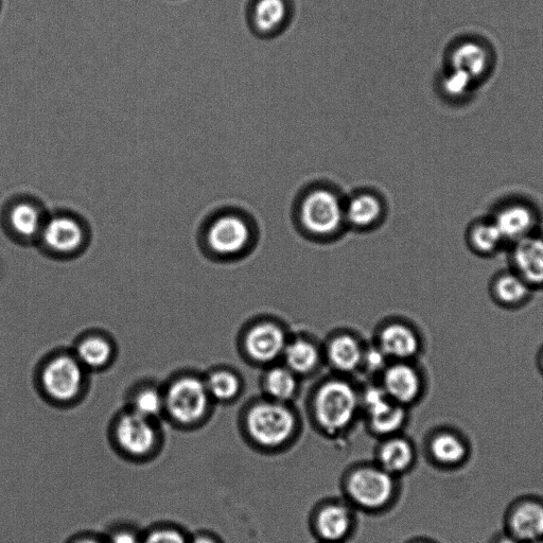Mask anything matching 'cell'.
I'll return each mask as SVG.
<instances>
[{
    "label": "cell",
    "instance_id": "cell-1",
    "mask_svg": "<svg viewBox=\"0 0 543 543\" xmlns=\"http://www.w3.org/2000/svg\"><path fill=\"white\" fill-rule=\"evenodd\" d=\"M91 376L70 347H60L44 355L35 366L33 387L45 404L69 410L89 396Z\"/></svg>",
    "mask_w": 543,
    "mask_h": 543
},
{
    "label": "cell",
    "instance_id": "cell-2",
    "mask_svg": "<svg viewBox=\"0 0 543 543\" xmlns=\"http://www.w3.org/2000/svg\"><path fill=\"white\" fill-rule=\"evenodd\" d=\"M108 437L118 457L133 464H147L159 458L166 441L162 420L126 407L111 419Z\"/></svg>",
    "mask_w": 543,
    "mask_h": 543
},
{
    "label": "cell",
    "instance_id": "cell-3",
    "mask_svg": "<svg viewBox=\"0 0 543 543\" xmlns=\"http://www.w3.org/2000/svg\"><path fill=\"white\" fill-rule=\"evenodd\" d=\"M163 390V420L171 427L192 431L206 422L214 401L208 394L204 376L180 370L168 377Z\"/></svg>",
    "mask_w": 543,
    "mask_h": 543
},
{
    "label": "cell",
    "instance_id": "cell-4",
    "mask_svg": "<svg viewBox=\"0 0 543 543\" xmlns=\"http://www.w3.org/2000/svg\"><path fill=\"white\" fill-rule=\"evenodd\" d=\"M92 233L80 217L69 213L48 215L35 248L50 259L70 261L89 250Z\"/></svg>",
    "mask_w": 543,
    "mask_h": 543
},
{
    "label": "cell",
    "instance_id": "cell-5",
    "mask_svg": "<svg viewBox=\"0 0 543 543\" xmlns=\"http://www.w3.org/2000/svg\"><path fill=\"white\" fill-rule=\"evenodd\" d=\"M488 216L498 226L507 243V248L540 231V210L532 201L523 197H511L499 201Z\"/></svg>",
    "mask_w": 543,
    "mask_h": 543
},
{
    "label": "cell",
    "instance_id": "cell-6",
    "mask_svg": "<svg viewBox=\"0 0 543 543\" xmlns=\"http://www.w3.org/2000/svg\"><path fill=\"white\" fill-rule=\"evenodd\" d=\"M314 408L325 429L339 431L352 423L358 408V396L348 383L329 381L315 397Z\"/></svg>",
    "mask_w": 543,
    "mask_h": 543
},
{
    "label": "cell",
    "instance_id": "cell-7",
    "mask_svg": "<svg viewBox=\"0 0 543 543\" xmlns=\"http://www.w3.org/2000/svg\"><path fill=\"white\" fill-rule=\"evenodd\" d=\"M294 427L292 412L276 402H262L248 415V428L253 439L264 446L283 444L293 433Z\"/></svg>",
    "mask_w": 543,
    "mask_h": 543
},
{
    "label": "cell",
    "instance_id": "cell-8",
    "mask_svg": "<svg viewBox=\"0 0 543 543\" xmlns=\"http://www.w3.org/2000/svg\"><path fill=\"white\" fill-rule=\"evenodd\" d=\"M345 217L339 197L331 190L321 188L309 192L301 206V220L305 229L320 236L339 230Z\"/></svg>",
    "mask_w": 543,
    "mask_h": 543
},
{
    "label": "cell",
    "instance_id": "cell-9",
    "mask_svg": "<svg viewBox=\"0 0 543 543\" xmlns=\"http://www.w3.org/2000/svg\"><path fill=\"white\" fill-rule=\"evenodd\" d=\"M250 229L241 217L222 215L210 221L202 234L205 251L218 256L241 252L250 240Z\"/></svg>",
    "mask_w": 543,
    "mask_h": 543
},
{
    "label": "cell",
    "instance_id": "cell-10",
    "mask_svg": "<svg viewBox=\"0 0 543 543\" xmlns=\"http://www.w3.org/2000/svg\"><path fill=\"white\" fill-rule=\"evenodd\" d=\"M70 349L92 375L109 371L119 353L115 338L102 329L85 330Z\"/></svg>",
    "mask_w": 543,
    "mask_h": 543
},
{
    "label": "cell",
    "instance_id": "cell-11",
    "mask_svg": "<svg viewBox=\"0 0 543 543\" xmlns=\"http://www.w3.org/2000/svg\"><path fill=\"white\" fill-rule=\"evenodd\" d=\"M509 268L521 276L536 292L543 290V233L525 237L509 248Z\"/></svg>",
    "mask_w": 543,
    "mask_h": 543
},
{
    "label": "cell",
    "instance_id": "cell-12",
    "mask_svg": "<svg viewBox=\"0 0 543 543\" xmlns=\"http://www.w3.org/2000/svg\"><path fill=\"white\" fill-rule=\"evenodd\" d=\"M393 487L391 474L383 469L359 470L348 484L349 493L354 500L370 509L387 503L392 496Z\"/></svg>",
    "mask_w": 543,
    "mask_h": 543
},
{
    "label": "cell",
    "instance_id": "cell-13",
    "mask_svg": "<svg viewBox=\"0 0 543 543\" xmlns=\"http://www.w3.org/2000/svg\"><path fill=\"white\" fill-rule=\"evenodd\" d=\"M48 215L37 203L17 202L7 215V226L12 238L24 247H35L42 233Z\"/></svg>",
    "mask_w": 543,
    "mask_h": 543
},
{
    "label": "cell",
    "instance_id": "cell-14",
    "mask_svg": "<svg viewBox=\"0 0 543 543\" xmlns=\"http://www.w3.org/2000/svg\"><path fill=\"white\" fill-rule=\"evenodd\" d=\"M493 302L506 310H517L528 305L534 295L532 287L511 268L497 272L489 283Z\"/></svg>",
    "mask_w": 543,
    "mask_h": 543
},
{
    "label": "cell",
    "instance_id": "cell-15",
    "mask_svg": "<svg viewBox=\"0 0 543 543\" xmlns=\"http://www.w3.org/2000/svg\"><path fill=\"white\" fill-rule=\"evenodd\" d=\"M125 405L126 408L136 413L163 422V383L153 379H142L134 382L125 394Z\"/></svg>",
    "mask_w": 543,
    "mask_h": 543
},
{
    "label": "cell",
    "instance_id": "cell-16",
    "mask_svg": "<svg viewBox=\"0 0 543 543\" xmlns=\"http://www.w3.org/2000/svg\"><path fill=\"white\" fill-rule=\"evenodd\" d=\"M468 249L475 255L490 258L507 249V243L489 216L472 221L465 233Z\"/></svg>",
    "mask_w": 543,
    "mask_h": 543
},
{
    "label": "cell",
    "instance_id": "cell-17",
    "mask_svg": "<svg viewBox=\"0 0 543 543\" xmlns=\"http://www.w3.org/2000/svg\"><path fill=\"white\" fill-rule=\"evenodd\" d=\"M365 406L371 417L372 427L379 433L396 431L405 422L404 409L380 389H370L365 394Z\"/></svg>",
    "mask_w": 543,
    "mask_h": 543
},
{
    "label": "cell",
    "instance_id": "cell-18",
    "mask_svg": "<svg viewBox=\"0 0 543 543\" xmlns=\"http://www.w3.org/2000/svg\"><path fill=\"white\" fill-rule=\"evenodd\" d=\"M384 392L399 405L411 404L422 393V378L412 366L399 363L384 375Z\"/></svg>",
    "mask_w": 543,
    "mask_h": 543
},
{
    "label": "cell",
    "instance_id": "cell-19",
    "mask_svg": "<svg viewBox=\"0 0 543 543\" xmlns=\"http://www.w3.org/2000/svg\"><path fill=\"white\" fill-rule=\"evenodd\" d=\"M248 353L259 362L274 361L285 352L287 342L284 331L272 324L254 327L245 340Z\"/></svg>",
    "mask_w": 543,
    "mask_h": 543
},
{
    "label": "cell",
    "instance_id": "cell-20",
    "mask_svg": "<svg viewBox=\"0 0 543 543\" xmlns=\"http://www.w3.org/2000/svg\"><path fill=\"white\" fill-rule=\"evenodd\" d=\"M380 346L385 356L408 360L418 354L420 341L413 329L397 324L381 332Z\"/></svg>",
    "mask_w": 543,
    "mask_h": 543
},
{
    "label": "cell",
    "instance_id": "cell-21",
    "mask_svg": "<svg viewBox=\"0 0 543 543\" xmlns=\"http://www.w3.org/2000/svg\"><path fill=\"white\" fill-rule=\"evenodd\" d=\"M512 535L521 542L543 539V505L525 502L517 507L510 519Z\"/></svg>",
    "mask_w": 543,
    "mask_h": 543
},
{
    "label": "cell",
    "instance_id": "cell-22",
    "mask_svg": "<svg viewBox=\"0 0 543 543\" xmlns=\"http://www.w3.org/2000/svg\"><path fill=\"white\" fill-rule=\"evenodd\" d=\"M288 12L286 0H257L252 12L254 28L261 34L273 33L285 24Z\"/></svg>",
    "mask_w": 543,
    "mask_h": 543
},
{
    "label": "cell",
    "instance_id": "cell-23",
    "mask_svg": "<svg viewBox=\"0 0 543 543\" xmlns=\"http://www.w3.org/2000/svg\"><path fill=\"white\" fill-rule=\"evenodd\" d=\"M433 458L442 465L455 466L467 457V446L457 433L444 431L437 434L431 442Z\"/></svg>",
    "mask_w": 543,
    "mask_h": 543
},
{
    "label": "cell",
    "instance_id": "cell-24",
    "mask_svg": "<svg viewBox=\"0 0 543 543\" xmlns=\"http://www.w3.org/2000/svg\"><path fill=\"white\" fill-rule=\"evenodd\" d=\"M328 356L332 365L342 372H353L363 359L360 344L350 336H341L332 341Z\"/></svg>",
    "mask_w": 543,
    "mask_h": 543
},
{
    "label": "cell",
    "instance_id": "cell-25",
    "mask_svg": "<svg viewBox=\"0 0 543 543\" xmlns=\"http://www.w3.org/2000/svg\"><path fill=\"white\" fill-rule=\"evenodd\" d=\"M382 213L379 199L370 194H361L349 201L344 214L349 223L366 227L375 223Z\"/></svg>",
    "mask_w": 543,
    "mask_h": 543
},
{
    "label": "cell",
    "instance_id": "cell-26",
    "mask_svg": "<svg viewBox=\"0 0 543 543\" xmlns=\"http://www.w3.org/2000/svg\"><path fill=\"white\" fill-rule=\"evenodd\" d=\"M284 354L289 369L294 374L310 373L319 363L317 347L304 340H296L287 345Z\"/></svg>",
    "mask_w": 543,
    "mask_h": 543
},
{
    "label": "cell",
    "instance_id": "cell-27",
    "mask_svg": "<svg viewBox=\"0 0 543 543\" xmlns=\"http://www.w3.org/2000/svg\"><path fill=\"white\" fill-rule=\"evenodd\" d=\"M414 458V453L411 445L401 439H395L388 443H385L380 450V463L382 469L389 472V474H395L407 469Z\"/></svg>",
    "mask_w": 543,
    "mask_h": 543
},
{
    "label": "cell",
    "instance_id": "cell-28",
    "mask_svg": "<svg viewBox=\"0 0 543 543\" xmlns=\"http://www.w3.org/2000/svg\"><path fill=\"white\" fill-rule=\"evenodd\" d=\"M350 517L346 509L340 505L326 507L318 518V529L327 540H339L349 529Z\"/></svg>",
    "mask_w": 543,
    "mask_h": 543
},
{
    "label": "cell",
    "instance_id": "cell-29",
    "mask_svg": "<svg viewBox=\"0 0 543 543\" xmlns=\"http://www.w3.org/2000/svg\"><path fill=\"white\" fill-rule=\"evenodd\" d=\"M204 380L208 394L213 401H229L235 398L240 390L239 379L230 371L215 370L209 372L204 376Z\"/></svg>",
    "mask_w": 543,
    "mask_h": 543
},
{
    "label": "cell",
    "instance_id": "cell-30",
    "mask_svg": "<svg viewBox=\"0 0 543 543\" xmlns=\"http://www.w3.org/2000/svg\"><path fill=\"white\" fill-rule=\"evenodd\" d=\"M190 534L173 522H157L143 530L142 543H189Z\"/></svg>",
    "mask_w": 543,
    "mask_h": 543
},
{
    "label": "cell",
    "instance_id": "cell-31",
    "mask_svg": "<svg viewBox=\"0 0 543 543\" xmlns=\"http://www.w3.org/2000/svg\"><path fill=\"white\" fill-rule=\"evenodd\" d=\"M266 390L275 399L285 401L293 397L297 382L294 373L284 367H275L265 380Z\"/></svg>",
    "mask_w": 543,
    "mask_h": 543
},
{
    "label": "cell",
    "instance_id": "cell-32",
    "mask_svg": "<svg viewBox=\"0 0 543 543\" xmlns=\"http://www.w3.org/2000/svg\"><path fill=\"white\" fill-rule=\"evenodd\" d=\"M104 535L109 543H142L143 530L131 522H117Z\"/></svg>",
    "mask_w": 543,
    "mask_h": 543
},
{
    "label": "cell",
    "instance_id": "cell-33",
    "mask_svg": "<svg viewBox=\"0 0 543 543\" xmlns=\"http://www.w3.org/2000/svg\"><path fill=\"white\" fill-rule=\"evenodd\" d=\"M65 543H109L104 533L82 532L70 537Z\"/></svg>",
    "mask_w": 543,
    "mask_h": 543
},
{
    "label": "cell",
    "instance_id": "cell-34",
    "mask_svg": "<svg viewBox=\"0 0 543 543\" xmlns=\"http://www.w3.org/2000/svg\"><path fill=\"white\" fill-rule=\"evenodd\" d=\"M385 355L382 352H372L367 356V364L370 369L377 370L383 365Z\"/></svg>",
    "mask_w": 543,
    "mask_h": 543
},
{
    "label": "cell",
    "instance_id": "cell-35",
    "mask_svg": "<svg viewBox=\"0 0 543 543\" xmlns=\"http://www.w3.org/2000/svg\"><path fill=\"white\" fill-rule=\"evenodd\" d=\"M189 543H219L216 538L207 533L190 535Z\"/></svg>",
    "mask_w": 543,
    "mask_h": 543
},
{
    "label": "cell",
    "instance_id": "cell-36",
    "mask_svg": "<svg viewBox=\"0 0 543 543\" xmlns=\"http://www.w3.org/2000/svg\"><path fill=\"white\" fill-rule=\"evenodd\" d=\"M536 363H537L538 371L543 376V345L540 347L539 352L537 354Z\"/></svg>",
    "mask_w": 543,
    "mask_h": 543
},
{
    "label": "cell",
    "instance_id": "cell-37",
    "mask_svg": "<svg viewBox=\"0 0 543 543\" xmlns=\"http://www.w3.org/2000/svg\"><path fill=\"white\" fill-rule=\"evenodd\" d=\"M497 543H522L520 540H518L516 537L512 536H505L499 539Z\"/></svg>",
    "mask_w": 543,
    "mask_h": 543
},
{
    "label": "cell",
    "instance_id": "cell-38",
    "mask_svg": "<svg viewBox=\"0 0 543 543\" xmlns=\"http://www.w3.org/2000/svg\"><path fill=\"white\" fill-rule=\"evenodd\" d=\"M533 543H543V539H541V540H538V541H536V542H533Z\"/></svg>",
    "mask_w": 543,
    "mask_h": 543
}]
</instances>
